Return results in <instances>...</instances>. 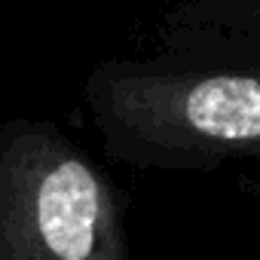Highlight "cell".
Instances as JSON below:
<instances>
[{"mask_svg": "<svg viewBox=\"0 0 260 260\" xmlns=\"http://www.w3.org/2000/svg\"><path fill=\"white\" fill-rule=\"evenodd\" d=\"M83 110L107 159L138 172H214L260 162V64L159 46L104 58L83 80Z\"/></svg>", "mask_w": 260, "mask_h": 260, "instance_id": "6da1fadb", "label": "cell"}, {"mask_svg": "<svg viewBox=\"0 0 260 260\" xmlns=\"http://www.w3.org/2000/svg\"><path fill=\"white\" fill-rule=\"evenodd\" d=\"M166 49L260 64V0H181L162 13Z\"/></svg>", "mask_w": 260, "mask_h": 260, "instance_id": "3957f363", "label": "cell"}, {"mask_svg": "<svg viewBox=\"0 0 260 260\" xmlns=\"http://www.w3.org/2000/svg\"><path fill=\"white\" fill-rule=\"evenodd\" d=\"M0 260H132L122 190L49 119L0 141Z\"/></svg>", "mask_w": 260, "mask_h": 260, "instance_id": "7a4b0ae2", "label": "cell"}]
</instances>
